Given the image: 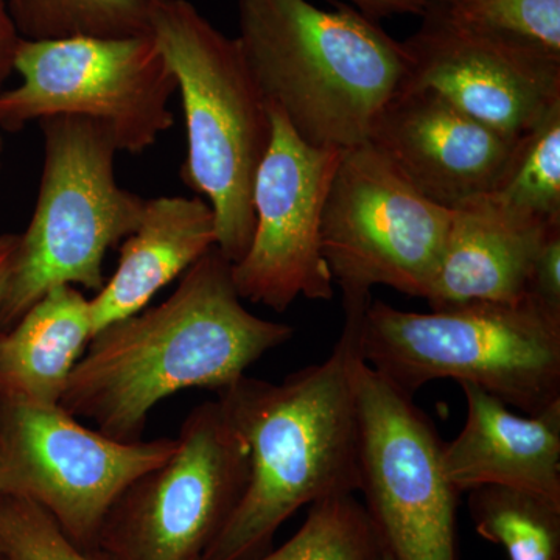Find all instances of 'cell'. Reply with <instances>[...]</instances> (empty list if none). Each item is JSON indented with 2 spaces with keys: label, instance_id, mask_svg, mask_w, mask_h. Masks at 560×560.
<instances>
[{
  "label": "cell",
  "instance_id": "obj_1",
  "mask_svg": "<svg viewBox=\"0 0 560 560\" xmlns=\"http://www.w3.org/2000/svg\"><path fill=\"white\" fill-rule=\"evenodd\" d=\"M293 335V327L246 311L232 264L215 246L167 300L92 337L60 405L106 436L140 441L162 400L184 389L219 393Z\"/></svg>",
  "mask_w": 560,
  "mask_h": 560
},
{
  "label": "cell",
  "instance_id": "obj_2",
  "mask_svg": "<svg viewBox=\"0 0 560 560\" xmlns=\"http://www.w3.org/2000/svg\"><path fill=\"white\" fill-rule=\"evenodd\" d=\"M371 294H342L345 326L318 364L282 383L243 375L219 390L221 408L249 451L237 508L201 560H253L305 504L360 492V425L353 388L359 330Z\"/></svg>",
  "mask_w": 560,
  "mask_h": 560
},
{
  "label": "cell",
  "instance_id": "obj_3",
  "mask_svg": "<svg viewBox=\"0 0 560 560\" xmlns=\"http://www.w3.org/2000/svg\"><path fill=\"white\" fill-rule=\"evenodd\" d=\"M237 16L235 39L261 95L302 140L342 151L370 142L407 75L404 43L341 3L238 0Z\"/></svg>",
  "mask_w": 560,
  "mask_h": 560
},
{
  "label": "cell",
  "instance_id": "obj_4",
  "mask_svg": "<svg viewBox=\"0 0 560 560\" xmlns=\"http://www.w3.org/2000/svg\"><path fill=\"white\" fill-rule=\"evenodd\" d=\"M151 36L175 75L186 121L180 178L215 217L217 248L231 264L254 231L253 190L270 147V108L230 38L189 0H154Z\"/></svg>",
  "mask_w": 560,
  "mask_h": 560
},
{
  "label": "cell",
  "instance_id": "obj_5",
  "mask_svg": "<svg viewBox=\"0 0 560 560\" xmlns=\"http://www.w3.org/2000/svg\"><path fill=\"white\" fill-rule=\"evenodd\" d=\"M359 350L408 396L427 383L452 378L525 415L560 401V319L528 294L514 304L430 313L371 301L360 323Z\"/></svg>",
  "mask_w": 560,
  "mask_h": 560
},
{
  "label": "cell",
  "instance_id": "obj_6",
  "mask_svg": "<svg viewBox=\"0 0 560 560\" xmlns=\"http://www.w3.org/2000/svg\"><path fill=\"white\" fill-rule=\"evenodd\" d=\"M38 124L44 138L38 197L27 228L18 234L0 334L55 287L101 291L106 254L138 228L145 206V198L117 183L119 147L108 127L75 116Z\"/></svg>",
  "mask_w": 560,
  "mask_h": 560
},
{
  "label": "cell",
  "instance_id": "obj_7",
  "mask_svg": "<svg viewBox=\"0 0 560 560\" xmlns=\"http://www.w3.org/2000/svg\"><path fill=\"white\" fill-rule=\"evenodd\" d=\"M14 72L21 83L0 92L3 132L49 117H86L109 128L119 151L140 154L175 124L178 86L151 35L21 39Z\"/></svg>",
  "mask_w": 560,
  "mask_h": 560
},
{
  "label": "cell",
  "instance_id": "obj_8",
  "mask_svg": "<svg viewBox=\"0 0 560 560\" xmlns=\"http://www.w3.org/2000/svg\"><path fill=\"white\" fill-rule=\"evenodd\" d=\"M176 451L110 506L92 552L102 560H201L237 508L249 451L219 400L184 419Z\"/></svg>",
  "mask_w": 560,
  "mask_h": 560
},
{
  "label": "cell",
  "instance_id": "obj_9",
  "mask_svg": "<svg viewBox=\"0 0 560 560\" xmlns=\"http://www.w3.org/2000/svg\"><path fill=\"white\" fill-rule=\"evenodd\" d=\"M353 388L360 425V492L393 560H458V497L442 467V442L412 396L359 353Z\"/></svg>",
  "mask_w": 560,
  "mask_h": 560
},
{
  "label": "cell",
  "instance_id": "obj_10",
  "mask_svg": "<svg viewBox=\"0 0 560 560\" xmlns=\"http://www.w3.org/2000/svg\"><path fill=\"white\" fill-rule=\"evenodd\" d=\"M453 209L423 197L372 143L342 151L320 224V246L342 294L383 285L425 298Z\"/></svg>",
  "mask_w": 560,
  "mask_h": 560
},
{
  "label": "cell",
  "instance_id": "obj_11",
  "mask_svg": "<svg viewBox=\"0 0 560 560\" xmlns=\"http://www.w3.org/2000/svg\"><path fill=\"white\" fill-rule=\"evenodd\" d=\"M176 438L124 442L81 425L61 405L0 396V455L18 495L44 508L81 550L92 551L124 490L162 466Z\"/></svg>",
  "mask_w": 560,
  "mask_h": 560
},
{
  "label": "cell",
  "instance_id": "obj_12",
  "mask_svg": "<svg viewBox=\"0 0 560 560\" xmlns=\"http://www.w3.org/2000/svg\"><path fill=\"white\" fill-rule=\"evenodd\" d=\"M268 108L272 135L254 180L253 238L232 279L243 301L283 313L300 296L334 300L320 224L342 150L311 145Z\"/></svg>",
  "mask_w": 560,
  "mask_h": 560
},
{
  "label": "cell",
  "instance_id": "obj_13",
  "mask_svg": "<svg viewBox=\"0 0 560 560\" xmlns=\"http://www.w3.org/2000/svg\"><path fill=\"white\" fill-rule=\"evenodd\" d=\"M404 43L400 88L429 90L515 140L560 106V57L452 20L430 3Z\"/></svg>",
  "mask_w": 560,
  "mask_h": 560
},
{
  "label": "cell",
  "instance_id": "obj_14",
  "mask_svg": "<svg viewBox=\"0 0 560 560\" xmlns=\"http://www.w3.org/2000/svg\"><path fill=\"white\" fill-rule=\"evenodd\" d=\"M515 140L490 130L436 92L412 88L397 91L370 136V143L423 197L447 209L492 189Z\"/></svg>",
  "mask_w": 560,
  "mask_h": 560
},
{
  "label": "cell",
  "instance_id": "obj_15",
  "mask_svg": "<svg viewBox=\"0 0 560 560\" xmlns=\"http://www.w3.org/2000/svg\"><path fill=\"white\" fill-rule=\"evenodd\" d=\"M459 386L466 422L455 440L442 445V467L456 492L506 486L560 503V401L521 416L478 386Z\"/></svg>",
  "mask_w": 560,
  "mask_h": 560
},
{
  "label": "cell",
  "instance_id": "obj_16",
  "mask_svg": "<svg viewBox=\"0 0 560 560\" xmlns=\"http://www.w3.org/2000/svg\"><path fill=\"white\" fill-rule=\"evenodd\" d=\"M550 226L512 215L486 195L463 202L453 209L440 267L423 300L433 311L522 301Z\"/></svg>",
  "mask_w": 560,
  "mask_h": 560
},
{
  "label": "cell",
  "instance_id": "obj_17",
  "mask_svg": "<svg viewBox=\"0 0 560 560\" xmlns=\"http://www.w3.org/2000/svg\"><path fill=\"white\" fill-rule=\"evenodd\" d=\"M217 246L215 217L201 197L145 200L138 228L120 243L117 270L91 302L94 335L150 301Z\"/></svg>",
  "mask_w": 560,
  "mask_h": 560
},
{
  "label": "cell",
  "instance_id": "obj_18",
  "mask_svg": "<svg viewBox=\"0 0 560 560\" xmlns=\"http://www.w3.org/2000/svg\"><path fill=\"white\" fill-rule=\"evenodd\" d=\"M92 337L90 300L72 285L47 291L0 334V396L60 405Z\"/></svg>",
  "mask_w": 560,
  "mask_h": 560
},
{
  "label": "cell",
  "instance_id": "obj_19",
  "mask_svg": "<svg viewBox=\"0 0 560 560\" xmlns=\"http://www.w3.org/2000/svg\"><path fill=\"white\" fill-rule=\"evenodd\" d=\"M469 508L482 539L500 545L510 560H560V503L506 486L470 490Z\"/></svg>",
  "mask_w": 560,
  "mask_h": 560
},
{
  "label": "cell",
  "instance_id": "obj_20",
  "mask_svg": "<svg viewBox=\"0 0 560 560\" xmlns=\"http://www.w3.org/2000/svg\"><path fill=\"white\" fill-rule=\"evenodd\" d=\"M486 197L521 219L560 223V106L515 140Z\"/></svg>",
  "mask_w": 560,
  "mask_h": 560
},
{
  "label": "cell",
  "instance_id": "obj_21",
  "mask_svg": "<svg viewBox=\"0 0 560 560\" xmlns=\"http://www.w3.org/2000/svg\"><path fill=\"white\" fill-rule=\"evenodd\" d=\"M154 0H9L22 39L151 35Z\"/></svg>",
  "mask_w": 560,
  "mask_h": 560
},
{
  "label": "cell",
  "instance_id": "obj_22",
  "mask_svg": "<svg viewBox=\"0 0 560 560\" xmlns=\"http://www.w3.org/2000/svg\"><path fill=\"white\" fill-rule=\"evenodd\" d=\"M311 506L289 541L253 560H372L381 551L370 515L355 495L329 497Z\"/></svg>",
  "mask_w": 560,
  "mask_h": 560
},
{
  "label": "cell",
  "instance_id": "obj_23",
  "mask_svg": "<svg viewBox=\"0 0 560 560\" xmlns=\"http://www.w3.org/2000/svg\"><path fill=\"white\" fill-rule=\"evenodd\" d=\"M452 20L560 57V0H431Z\"/></svg>",
  "mask_w": 560,
  "mask_h": 560
},
{
  "label": "cell",
  "instance_id": "obj_24",
  "mask_svg": "<svg viewBox=\"0 0 560 560\" xmlns=\"http://www.w3.org/2000/svg\"><path fill=\"white\" fill-rule=\"evenodd\" d=\"M0 555L7 560H102L77 547L38 503L14 493L0 495Z\"/></svg>",
  "mask_w": 560,
  "mask_h": 560
},
{
  "label": "cell",
  "instance_id": "obj_25",
  "mask_svg": "<svg viewBox=\"0 0 560 560\" xmlns=\"http://www.w3.org/2000/svg\"><path fill=\"white\" fill-rule=\"evenodd\" d=\"M526 294L560 319V223L548 228L530 268Z\"/></svg>",
  "mask_w": 560,
  "mask_h": 560
},
{
  "label": "cell",
  "instance_id": "obj_26",
  "mask_svg": "<svg viewBox=\"0 0 560 560\" xmlns=\"http://www.w3.org/2000/svg\"><path fill=\"white\" fill-rule=\"evenodd\" d=\"M20 33L9 10V2L0 0V92L14 72V58L21 43Z\"/></svg>",
  "mask_w": 560,
  "mask_h": 560
},
{
  "label": "cell",
  "instance_id": "obj_27",
  "mask_svg": "<svg viewBox=\"0 0 560 560\" xmlns=\"http://www.w3.org/2000/svg\"><path fill=\"white\" fill-rule=\"evenodd\" d=\"M353 9L359 10L371 20L401 16V14H419L422 16L429 9L431 0H349Z\"/></svg>",
  "mask_w": 560,
  "mask_h": 560
},
{
  "label": "cell",
  "instance_id": "obj_28",
  "mask_svg": "<svg viewBox=\"0 0 560 560\" xmlns=\"http://www.w3.org/2000/svg\"><path fill=\"white\" fill-rule=\"evenodd\" d=\"M16 245L18 234H11V232L0 234V304H2L3 294H5L7 283H9Z\"/></svg>",
  "mask_w": 560,
  "mask_h": 560
},
{
  "label": "cell",
  "instance_id": "obj_29",
  "mask_svg": "<svg viewBox=\"0 0 560 560\" xmlns=\"http://www.w3.org/2000/svg\"><path fill=\"white\" fill-rule=\"evenodd\" d=\"M2 493H14V495H18V482L14 480L10 467L7 466L5 459L0 455V495Z\"/></svg>",
  "mask_w": 560,
  "mask_h": 560
},
{
  "label": "cell",
  "instance_id": "obj_30",
  "mask_svg": "<svg viewBox=\"0 0 560 560\" xmlns=\"http://www.w3.org/2000/svg\"><path fill=\"white\" fill-rule=\"evenodd\" d=\"M3 132L0 130V175H2V168H3V153H5V138H3Z\"/></svg>",
  "mask_w": 560,
  "mask_h": 560
},
{
  "label": "cell",
  "instance_id": "obj_31",
  "mask_svg": "<svg viewBox=\"0 0 560 560\" xmlns=\"http://www.w3.org/2000/svg\"><path fill=\"white\" fill-rule=\"evenodd\" d=\"M372 560H393V559L389 558L388 552L383 551L381 548V551H378L377 555H375V558Z\"/></svg>",
  "mask_w": 560,
  "mask_h": 560
},
{
  "label": "cell",
  "instance_id": "obj_32",
  "mask_svg": "<svg viewBox=\"0 0 560 560\" xmlns=\"http://www.w3.org/2000/svg\"><path fill=\"white\" fill-rule=\"evenodd\" d=\"M0 560H7V559H5V558H3V556H2V555H0Z\"/></svg>",
  "mask_w": 560,
  "mask_h": 560
}]
</instances>
